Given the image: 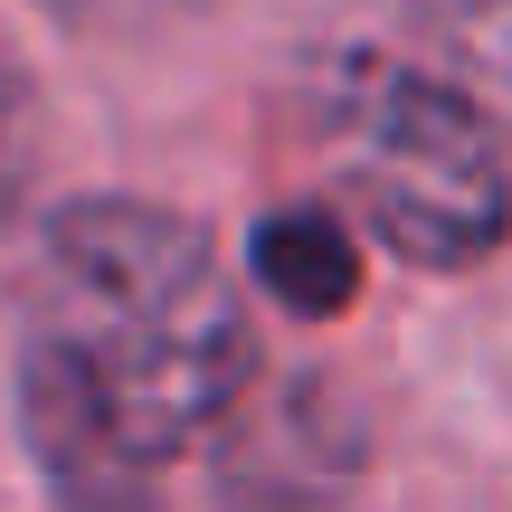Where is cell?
I'll use <instances>...</instances> for the list:
<instances>
[{
  "mask_svg": "<svg viewBox=\"0 0 512 512\" xmlns=\"http://www.w3.org/2000/svg\"><path fill=\"white\" fill-rule=\"evenodd\" d=\"M247 323L190 219L57 209L19 323V437L67 512H152L181 446L238 408Z\"/></svg>",
  "mask_w": 512,
  "mask_h": 512,
  "instance_id": "6da1fadb",
  "label": "cell"
},
{
  "mask_svg": "<svg viewBox=\"0 0 512 512\" xmlns=\"http://www.w3.org/2000/svg\"><path fill=\"white\" fill-rule=\"evenodd\" d=\"M332 181L408 266H475L512 228V171L484 105L446 76L351 57L313 105Z\"/></svg>",
  "mask_w": 512,
  "mask_h": 512,
  "instance_id": "7a4b0ae2",
  "label": "cell"
},
{
  "mask_svg": "<svg viewBox=\"0 0 512 512\" xmlns=\"http://www.w3.org/2000/svg\"><path fill=\"white\" fill-rule=\"evenodd\" d=\"M256 285L294 313H342L361 294V247L323 219V209H275L256 228Z\"/></svg>",
  "mask_w": 512,
  "mask_h": 512,
  "instance_id": "3957f363",
  "label": "cell"
},
{
  "mask_svg": "<svg viewBox=\"0 0 512 512\" xmlns=\"http://www.w3.org/2000/svg\"><path fill=\"white\" fill-rule=\"evenodd\" d=\"M38 152H48L38 95H29V76L10 67V48H0V219H10V209L29 200V181H38Z\"/></svg>",
  "mask_w": 512,
  "mask_h": 512,
  "instance_id": "277c9868",
  "label": "cell"
},
{
  "mask_svg": "<svg viewBox=\"0 0 512 512\" xmlns=\"http://www.w3.org/2000/svg\"><path fill=\"white\" fill-rule=\"evenodd\" d=\"M67 10H86V0H67Z\"/></svg>",
  "mask_w": 512,
  "mask_h": 512,
  "instance_id": "5b68a950",
  "label": "cell"
}]
</instances>
